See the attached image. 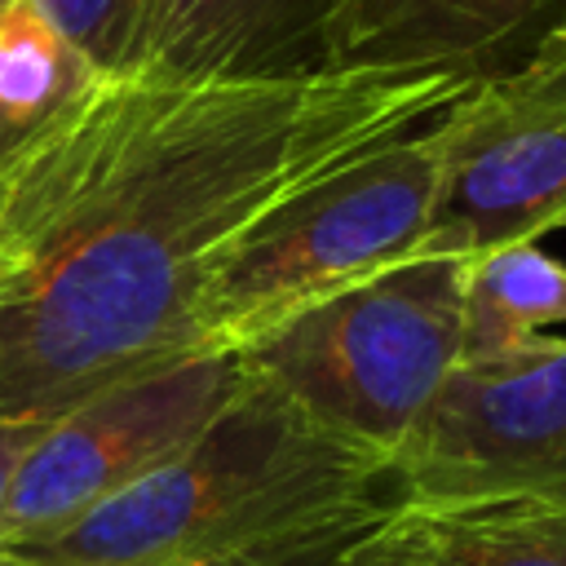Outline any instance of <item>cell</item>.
<instances>
[{"label":"cell","mask_w":566,"mask_h":566,"mask_svg":"<svg viewBox=\"0 0 566 566\" xmlns=\"http://www.w3.org/2000/svg\"><path fill=\"white\" fill-rule=\"evenodd\" d=\"M35 4L97 71H119L146 0H35Z\"/></svg>","instance_id":"4fadbf2b"},{"label":"cell","mask_w":566,"mask_h":566,"mask_svg":"<svg viewBox=\"0 0 566 566\" xmlns=\"http://www.w3.org/2000/svg\"><path fill=\"white\" fill-rule=\"evenodd\" d=\"M327 562H332V557H323V562H301V566H327Z\"/></svg>","instance_id":"2e32d148"},{"label":"cell","mask_w":566,"mask_h":566,"mask_svg":"<svg viewBox=\"0 0 566 566\" xmlns=\"http://www.w3.org/2000/svg\"><path fill=\"white\" fill-rule=\"evenodd\" d=\"M566 226V22L478 75L442 115V181L420 256H482Z\"/></svg>","instance_id":"5b68a950"},{"label":"cell","mask_w":566,"mask_h":566,"mask_svg":"<svg viewBox=\"0 0 566 566\" xmlns=\"http://www.w3.org/2000/svg\"><path fill=\"white\" fill-rule=\"evenodd\" d=\"M442 115L270 217L203 292L199 349H243L283 318L416 261L442 181Z\"/></svg>","instance_id":"277c9868"},{"label":"cell","mask_w":566,"mask_h":566,"mask_svg":"<svg viewBox=\"0 0 566 566\" xmlns=\"http://www.w3.org/2000/svg\"><path fill=\"white\" fill-rule=\"evenodd\" d=\"M460 270L416 256L283 318L239 358L318 429L389 464L464 358Z\"/></svg>","instance_id":"3957f363"},{"label":"cell","mask_w":566,"mask_h":566,"mask_svg":"<svg viewBox=\"0 0 566 566\" xmlns=\"http://www.w3.org/2000/svg\"><path fill=\"white\" fill-rule=\"evenodd\" d=\"M389 464L318 429L265 380L164 469L75 526L4 553L44 566H301L385 513Z\"/></svg>","instance_id":"7a4b0ae2"},{"label":"cell","mask_w":566,"mask_h":566,"mask_svg":"<svg viewBox=\"0 0 566 566\" xmlns=\"http://www.w3.org/2000/svg\"><path fill=\"white\" fill-rule=\"evenodd\" d=\"M327 566H566V504L398 495Z\"/></svg>","instance_id":"30bf717a"},{"label":"cell","mask_w":566,"mask_h":566,"mask_svg":"<svg viewBox=\"0 0 566 566\" xmlns=\"http://www.w3.org/2000/svg\"><path fill=\"white\" fill-rule=\"evenodd\" d=\"M243 380L239 349H195L49 420L13 469L0 553L75 526L177 460L234 402Z\"/></svg>","instance_id":"8992f818"},{"label":"cell","mask_w":566,"mask_h":566,"mask_svg":"<svg viewBox=\"0 0 566 566\" xmlns=\"http://www.w3.org/2000/svg\"><path fill=\"white\" fill-rule=\"evenodd\" d=\"M557 22H566V0H332L327 62L486 75Z\"/></svg>","instance_id":"9c48e42d"},{"label":"cell","mask_w":566,"mask_h":566,"mask_svg":"<svg viewBox=\"0 0 566 566\" xmlns=\"http://www.w3.org/2000/svg\"><path fill=\"white\" fill-rule=\"evenodd\" d=\"M97 75L102 71L40 13L35 0H0V164Z\"/></svg>","instance_id":"7c38bea8"},{"label":"cell","mask_w":566,"mask_h":566,"mask_svg":"<svg viewBox=\"0 0 566 566\" xmlns=\"http://www.w3.org/2000/svg\"><path fill=\"white\" fill-rule=\"evenodd\" d=\"M473 80L102 71L0 164V420H57L195 354L203 292L270 217L438 119Z\"/></svg>","instance_id":"6da1fadb"},{"label":"cell","mask_w":566,"mask_h":566,"mask_svg":"<svg viewBox=\"0 0 566 566\" xmlns=\"http://www.w3.org/2000/svg\"><path fill=\"white\" fill-rule=\"evenodd\" d=\"M332 0H146L119 71L252 80L327 62Z\"/></svg>","instance_id":"ba28073f"},{"label":"cell","mask_w":566,"mask_h":566,"mask_svg":"<svg viewBox=\"0 0 566 566\" xmlns=\"http://www.w3.org/2000/svg\"><path fill=\"white\" fill-rule=\"evenodd\" d=\"M0 566H44L35 557H22V553H0Z\"/></svg>","instance_id":"9a60e30c"},{"label":"cell","mask_w":566,"mask_h":566,"mask_svg":"<svg viewBox=\"0 0 566 566\" xmlns=\"http://www.w3.org/2000/svg\"><path fill=\"white\" fill-rule=\"evenodd\" d=\"M44 424L49 420H0V513H4V495H9L13 469L27 455V447L40 438Z\"/></svg>","instance_id":"5bb4252c"},{"label":"cell","mask_w":566,"mask_h":566,"mask_svg":"<svg viewBox=\"0 0 566 566\" xmlns=\"http://www.w3.org/2000/svg\"><path fill=\"white\" fill-rule=\"evenodd\" d=\"M460 323L464 358H491L539 340V332L566 323V261L548 256L539 243L464 256Z\"/></svg>","instance_id":"8fae6325"},{"label":"cell","mask_w":566,"mask_h":566,"mask_svg":"<svg viewBox=\"0 0 566 566\" xmlns=\"http://www.w3.org/2000/svg\"><path fill=\"white\" fill-rule=\"evenodd\" d=\"M398 495L566 504V340L464 358L389 460Z\"/></svg>","instance_id":"52a82bcc"}]
</instances>
